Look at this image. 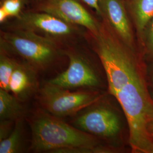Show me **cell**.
<instances>
[{
    "instance_id": "6da1fadb",
    "label": "cell",
    "mask_w": 153,
    "mask_h": 153,
    "mask_svg": "<svg viewBox=\"0 0 153 153\" xmlns=\"http://www.w3.org/2000/svg\"><path fill=\"white\" fill-rule=\"evenodd\" d=\"M93 35L109 93L120 104L127 120L132 152L152 153L153 140L149 126L153 121V99L134 51L115 33L101 26Z\"/></svg>"
},
{
    "instance_id": "8fae6325",
    "label": "cell",
    "mask_w": 153,
    "mask_h": 153,
    "mask_svg": "<svg viewBox=\"0 0 153 153\" xmlns=\"http://www.w3.org/2000/svg\"><path fill=\"white\" fill-rule=\"evenodd\" d=\"M23 112L21 104L8 91L0 88V119L14 120L19 119Z\"/></svg>"
},
{
    "instance_id": "cb8c5ba5",
    "label": "cell",
    "mask_w": 153,
    "mask_h": 153,
    "mask_svg": "<svg viewBox=\"0 0 153 153\" xmlns=\"http://www.w3.org/2000/svg\"><path fill=\"white\" fill-rule=\"evenodd\" d=\"M152 153H153V150H152Z\"/></svg>"
},
{
    "instance_id": "52a82bcc",
    "label": "cell",
    "mask_w": 153,
    "mask_h": 153,
    "mask_svg": "<svg viewBox=\"0 0 153 153\" xmlns=\"http://www.w3.org/2000/svg\"><path fill=\"white\" fill-rule=\"evenodd\" d=\"M40 10L73 25L86 28L93 35L98 33L100 28L94 17L76 0H46Z\"/></svg>"
},
{
    "instance_id": "e0dca14e",
    "label": "cell",
    "mask_w": 153,
    "mask_h": 153,
    "mask_svg": "<svg viewBox=\"0 0 153 153\" xmlns=\"http://www.w3.org/2000/svg\"><path fill=\"white\" fill-rule=\"evenodd\" d=\"M12 121L9 120H1L0 141L5 139L10 134Z\"/></svg>"
},
{
    "instance_id": "277c9868",
    "label": "cell",
    "mask_w": 153,
    "mask_h": 153,
    "mask_svg": "<svg viewBox=\"0 0 153 153\" xmlns=\"http://www.w3.org/2000/svg\"><path fill=\"white\" fill-rule=\"evenodd\" d=\"M100 97L98 93L71 92L48 82L40 90L39 100L49 114L61 117L76 114L96 103Z\"/></svg>"
},
{
    "instance_id": "d6986e66",
    "label": "cell",
    "mask_w": 153,
    "mask_h": 153,
    "mask_svg": "<svg viewBox=\"0 0 153 153\" xmlns=\"http://www.w3.org/2000/svg\"><path fill=\"white\" fill-rule=\"evenodd\" d=\"M8 18L9 16L6 11L0 7V22L2 23L5 22Z\"/></svg>"
},
{
    "instance_id": "7a4b0ae2",
    "label": "cell",
    "mask_w": 153,
    "mask_h": 153,
    "mask_svg": "<svg viewBox=\"0 0 153 153\" xmlns=\"http://www.w3.org/2000/svg\"><path fill=\"white\" fill-rule=\"evenodd\" d=\"M31 149L33 152L91 153L108 152L92 134L70 126L53 115L42 113L31 122Z\"/></svg>"
},
{
    "instance_id": "7c38bea8",
    "label": "cell",
    "mask_w": 153,
    "mask_h": 153,
    "mask_svg": "<svg viewBox=\"0 0 153 153\" xmlns=\"http://www.w3.org/2000/svg\"><path fill=\"white\" fill-rule=\"evenodd\" d=\"M31 79L27 70L16 64L9 84L10 91L16 95L24 93L30 88Z\"/></svg>"
},
{
    "instance_id": "3957f363",
    "label": "cell",
    "mask_w": 153,
    "mask_h": 153,
    "mask_svg": "<svg viewBox=\"0 0 153 153\" xmlns=\"http://www.w3.org/2000/svg\"><path fill=\"white\" fill-rule=\"evenodd\" d=\"M1 46L3 50L19 56L37 71L47 68L59 54L53 39L22 28L2 33Z\"/></svg>"
},
{
    "instance_id": "ac0fdd59",
    "label": "cell",
    "mask_w": 153,
    "mask_h": 153,
    "mask_svg": "<svg viewBox=\"0 0 153 153\" xmlns=\"http://www.w3.org/2000/svg\"><path fill=\"white\" fill-rule=\"evenodd\" d=\"M85 4L93 8L100 16H103L101 8V0H82Z\"/></svg>"
},
{
    "instance_id": "7402d4cb",
    "label": "cell",
    "mask_w": 153,
    "mask_h": 153,
    "mask_svg": "<svg viewBox=\"0 0 153 153\" xmlns=\"http://www.w3.org/2000/svg\"><path fill=\"white\" fill-rule=\"evenodd\" d=\"M151 95H152V98L153 99V92L152 93V94H151Z\"/></svg>"
},
{
    "instance_id": "ffe728a7",
    "label": "cell",
    "mask_w": 153,
    "mask_h": 153,
    "mask_svg": "<svg viewBox=\"0 0 153 153\" xmlns=\"http://www.w3.org/2000/svg\"><path fill=\"white\" fill-rule=\"evenodd\" d=\"M149 131L153 138V121L149 126Z\"/></svg>"
},
{
    "instance_id": "44dd1931",
    "label": "cell",
    "mask_w": 153,
    "mask_h": 153,
    "mask_svg": "<svg viewBox=\"0 0 153 153\" xmlns=\"http://www.w3.org/2000/svg\"><path fill=\"white\" fill-rule=\"evenodd\" d=\"M150 80L152 81V83L153 84V69L151 72V75H150Z\"/></svg>"
},
{
    "instance_id": "603a6c76",
    "label": "cell",
    "mask_w": 153,
    "mask_h": 153,
    "mask_svg": "<svg viewBox=\"0 0 153 153\" xmlns=\"http://www.w3.org/2000/svg\"><path fill=\"white\" fill-rule=\"evenodd\" d=\"M36 1H44V0H36Z\"/></svg>"
},
{
    "instance_id": "5bb4252c",
    "label": "cell",
    "mask_w": 153,
    "mask_h": 153,
    "mask_svg": "<svg viewBox=\"0 0 153 153\" xmlns=\"http://www.w3.org/2000/svg\"><path fill=\"white\" fill-rule=\"evenodd\" d=\"M16 64L1 50L0 55V88L10 91V81Z\"/></svg>"
},
{
    "instance_id": "ba28073f",
    "label": "cell",
    "mask_w": 153,
    "mask_h": 153,
    "mask_svg": "<svg viewBox=\"0 0 153 153\" xmlns=\"http://www.w3.org/2000/svg\"><path fill=\"white\" fill-rule=\"evenodd\" d=\"M67 55L69 61L68 68L49 83L66 89L99 86L98 78L86 61L74 53Z\"/></svg>"
},
{
    "instance_id": "8992f818",
    "label": "cell",
    "mask_w": 153,
    "mask_h": 153,
    "mask_svg": "<svg viewBox=\"0 0 153 153\" xmlns=\"http://www.w3.org/2000/svg\"><path fill=\"white\" fill-rule=\"evenodd\" d=\"M74 126L88 134L100 137H112L120 130L118 116L105 107H95L76 117Z\"/></svg>"
},
{
    "instance_id": "2e32d148",
    "label": "cell",
    "mask_w": 153,
    "mask_h": 153,
    "mask_svg": "<svg viewBox=\"0 0 153 153\" xmlns=\"http://www.w3.org/2000/svg\"><path fill=\"white\" fill-rule=\"evenodd\" d=\"M143 36L146 49L148 53L153 55V18L146 28Z\"/></svg>"
},
{
    "instance_id": "9c48e42d",
    "label": "cell",
    "mask_w": 153,
    "mask_h": 153,
    "mask_svg": "<svg viewBox=\"0 0 153 153\" xmlns=\"http://www.w3.org/2000/svg\"><path fill=\"white\" fill-rule=\"evenodd\" d=\"M101 8L112 31L127 47L134 51L133 30L123 0H101Z\"/></svg>"
},
{
    "instance_id": "5b68a950",
    "label": "cell",
    "mask_w": 153,
    "mask_h": 153,
    "mask_svg": "<svg viewBox=\"0 0 153 153\" xmlns=\"http://www.w3.org/2000/svg\"><path fill=\"white\" fill-rule=\"evenodd\" d=\"M18 20L21 28L53 40L69 37L75 33L74 25L44 11L22 14Z\"/></svg>"
},
{
    "instance_id": "9a60e30c",
    "label": "cell",
    "mask_w": 153,
    "mask_h": 153,
    "mask_svg": "<svg viewBox=\"0 0 153 153\" xmlns=\"http://www.w3.org/2000/svg\"><path fill=\"white\" fill-rule=\"evenodd\" d=\"M23 0H2L1 7L7 14L9 17L18 18L22 14Z\"/></svg>"
},
{
    "instance_id": "4fadbf2b",
    "label": "cell",
    "mask_w": 153,
    "mask_h": 153,
    "mask_svg": "<svg viewBox=\"0 0 153 153\" xmlns=\"http://www.w3.org/2000/svg\"><path fill=\"white\" fill-rule=\"evenodd\" d=\"M22 135V123L17 121L10 134L0 141V153H16L20 151Z\"/></svg>"
},
{
    "instance_id": "30bf717a",
    "label": "cell",
    "mask_w": 153,
    "mask_h": 153,
    "mask_svg": "<svg viewBox=\"0 0 153 153\" xmlns=\"http://www.w3.org/2000/svg\"><path fill=\"white\" fill-rule=\"evenodd\" d=\"M130 8L137 33L142 36L153 18V0H131Z\"/></svg>"
}]
</instances>
